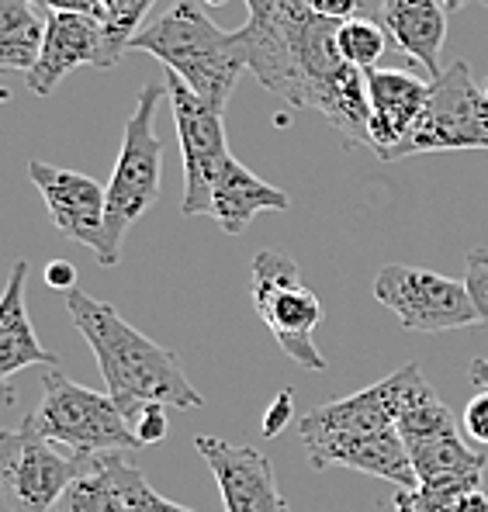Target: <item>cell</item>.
<instances>
[{"instance_id": "obj_34", "label": "cell", "mask_w": 488, "mask_h": 512, "mask_svg": "<svg viewBox=\"0 0 488 512\" xmlns=\"http://www.w3.org/2000/svg\"><path fill=\"white\" fill-rule=\"evenodd\" d=\"M468 381L475 384L478 391H488V357H475V360H471Z\"/></svg>"}, {"instance_id": "obj_23", "label": "cell", "mask_w": 488, "mask_h": 512, "mask_svg": "<svg viewBox=\"0 0 488 512\" xmlns=\"http://www.w3.org/2000/svg\"><path fill=\"white\" fill-rule=\"evenodd\" d=\"M336 45H340V56L347 59L357 70H374L388 45V32L371 18H350L340 21V32H336Z\"/></svg>"}, {"instance_id": "obj_35", "label": "cell", "mask_w": 488, "mask_h": 512, "mask_svg": "<svg viewBox=\"0 0 488 512\" xmlns=\"http://www.w3.org/2000/svg\"><path fill=\"white\" fill-rule=\"evenodd\" d=\"M243 4L250 7V18H267L281 0H243Z\"/></svg>"}, {"instance_id": "obj_26", "label": "cell", "mask_w": 488, "mask_h": 512, "mask_svg": "<svg viewBox=\"0 0 488 512\" xmlns=\"http://www.w3.org/2000/svg\"><path fill=\"white\" fill-rule=\"evenodd\" d=\"M464 288L475 305L478 326H488V250H471L464 263Z\"/></svg>"}, {"instance_id": "obj_15", "label": "cell", "mask_w": 488, "mask_h": 512, "mask_svg": "<svg viewBox=\"0 0 488 512\" xmlns=\"http://www.w3.org/2000/svg\"><path fill=\"white\" fill-rule=\"evenodd\" d=\"M364 77H367V104H371V125H367L371 142L367 146L378 153V160L388 163L395 146L416 128L419 115H423L430 84L405 70H378V66L367 70Z\"/></svg>"}, {"instance_id": "obj_12", "label": "cell", "mask_w": 488, "mask_h": 512, "mask_svg": "<svg viewBox=\"0 0 488 512\" xmlns=\"http://www.w3.org/2000/svg\"><path fill=\"white\" fill-rule=\"evenodd\" d=\"M28 177L39 187L49 218L63 236L73 243L94 250L97 263L108 253V236H104V215H108V187H101L94 177L77 170L52 167V163L32 160Z\"/></svg>"}, {"instance_id": "obj_5", "label": "cell", "mask_w": 488, "mask_h": 512, "mask_svg": "<svg viewBox=\"0 0 488 512\" xmlns=\"http://www.w3.org/2000/svg\"><path fill=\"white\" fill-rule=\"evenodd\" d=\"M32 416L35 429L77 454H111V450H142L139 436L108 391L84 388L66 378L59 367H45L42 402Z\"/></svg>"}, {"instance_id": "obj_11", "label": "cell", "mask_w": 488, "mask_h": 512, "mask_svg": "<svg viewBox=\"0 0 488 512\" xmlns=\"http://www.w3.org/2000/svg\"><path fill=\"white\" fill-rule=\"evenodd\" d=\"M122 45L111 39V28L104 18L70 11H45V39L35 66L25 73L28 90L35 97H49L80 66L111 70L122 59Z\"/></svg>"}, {"instance_id": "obj_30", "label": "cell", "mask_w": 488, "mask_h": 512, "mask_svg": "<svg viewBox=\"0 0 488 512\" xmlns=\"http://www.w3.org/2000/svg\"><path fill=\"white\" fill-rule=\"evenodd\" d=\"M45 11H70V14H90V18H104L108 21V11H104L101 0H35Z\"/></svg>"}, {"instance_id": "obj_7", "label": "cell", "mask_w": 488, "mask_h": 512, "mask_svg": "<svg viewBox=\"0 0 488 512\" xmlns=\"http://www.w3.org/2000/svg\"><path fill=\"white\" fill-rule=\"evenodd\" d=\"M454 149H488V94L475 84L464 59L450 63L437 80H430L423 115L395 146L388 163L419 153H454Z\"/></svg>"}, {"instance_id": "obj_36", "label": "cell", "mask_w": 488, "mask_h": 512, "mask_svg": "<svg viewBox=\"0 0 488 512\" xmlns=\"http://www.w3.org/2000/svg\"><path fill=\"white\" fill-rule=\"evenodd\" d=\"M471 0H444V7L447 11H464V7H468Z\"/></svg>"}, {"instance_id": "obj_10", "label": "cell", "mask_w": 488, "mask_h": 512, "mask_svg": "<svg viewBox=\"0 0 488 512\" xmlns=\"http://www.w3.org/2000/svg\"><path fill=\"white\" fill-rule=\"evenodd\" d=\"M167 97L174 108L177 139H180V160H184V201L180 215H208L212 205L215 180L232 160L229 142H225V122L222 111L205 104L180 77L167 70Z\"/></svg>"}, {"instance_id": "obj_21", "label": "cell", "mask_w": 488, "mask_h": 512, "mask_svg": "<svg viewBox=\"0 0 488 512\" xmlns=\"http://www.w3.org/2000/svg\"><path fill=\"white\" fill-rule=\"evenodd\" d=\"M56 512H129L115 481V450L84 454V468L56 502Z\"/></svg>"}, {"instance_id": "obj_39", "label": "cell", "mask_w": 488, "mask_h": 512, "mask_svg": "<svg viewBox=\"0 0 488 512\" xmlns=\"http://www.w3.org/2000/svg\"><path fill=\"white\" fill-rule=\"evenodd\" d=\"M208 4H219V0H208Z\"/></svg>"}, {"instance_id": "obj_2", "label": "cell", "mask_w": 488, "mask_h": 512, "mask_svg": "<svg viewBox=\"0 0 488 512\" xmlns=\"http://www.w3.org/2000/svg\"><path fill=\"white\" fill-rule=\"evenodd\" d=\"M66 312L94 350L108 395L115 398L129 423H135V416L153 402L167 405V409H201L205 405V395H198V388L187 381L177 353L129 326L115 305L73 288L66 291Z\"/></svg>"}, {"instance_id": "obj_32", "label": "cell", "mask_w": 488, "mask_h": 512, "mask_svg": "<svg viewBox=\"0 0 488 512\" xmlns=\"http://www.w3.org/2000/svg\"><path fill=\"white\" fill-rule=\"evenodd\" d=\"M288 423H291V391H281L277 402L270 405V412L264 416V436H277Z\"/></svg>"}, {"instance_id": "obj_27", "label": "cell", "mask_w": 488, "mask_h": 512, "mask_svg": "<svg viewBox=\"0 0 488 512\" xmlns=\"http://www.w3.org/2000/svg\"><path fill=\"white\" fill-rule=\"evenodd\" d=\"M135 436H139V443L142 447H153V443H160L163 436H167V405H160V402H153V405H146V409L135 416Z\"/></svg>"}, {"instance_id": "obj_31", "label": "cell", "mask_w": 488, "mask_h": 512, "mask_svg": "<svg viewBox=\"0 0 488 512\" xmlns=\"http://www.w3.org/2000/svg\"><path fill=\"white\" fill-rule=\"evenodd\" d=\"M45 284L66 295V291L77 288V267H73L70 260H52L49 267H45Z\"/></svg>"}, {"instance_id": "obj_13", "label": "cell", "mask_w": 488, "mask_h": 512, "mask_svg": "<svg viewBox=\"0 0 488 512\" xmlns=\"http://www.w3.org/2000/svg\"><path fill=\"white\" fill-rule=\"evenodd\" d=\"M194 450L205 457L219 481L225 512H291L264 450L219 440V436H198Z\"/></svg>"}, {"instance_id": "obj_4", "label": "cell", "mask_w": 488, "mask_h": 512, "mask_svg": "<svg viewBox=\"0 0 488 512\" xmlns=\"http://www.w3.org/2000/svg\"><path fill=\"white\" fill-rule=\"evenodd\" d=\"M167 97V84H149L139 90L135 111L125 122L122 153L115 160L108 180V215H104V236L108 253L101 267H115L122 260L125 232L139 222L160 198L163 184V142L156 135V108Z\"/></svg>"}, {"instance_id": "obj_20", "label": "cell", "mask_w": 488, "mask_h": 512, "mask_svg": "<svg viewBox=\"0 0 488 512\" xmlns=\"http://www.w3.org/2000/svg\"><path fill=\"white\" fill-rule=\"evenodd\" d=\"M45 14L35 0H0V70L28 73L42 52Z\"/></svg>"}, {"instance_id": "obj_6", "label": "cell", "mask_w": 488, "mask_h": 512, "mask_svg": "<svg viewBox=\"0 0 488 512\" xmlns=\"http://www.w3.org/2000/svg\"><path fill=\"white\" fill-rule=\"evenodd\" d=\"M253 308L260 322L274 333L277 346L305 371H326V357L315 346V329L322 322V301L302 281V270L291 256L260 250L253 256Z\"/></svg>"}, {"instance_id": "obj_3", "label": "cell", "mask_w": 488, "mask_h": 512, "mask_svg": "<svg viewBox=\"0 0 488 512\" xmlns=\"http://www.w3.org/2000/svg\"><path fill=\"white\" fill-rule=\"evenodd\" d=\"M129 49L156 56L174 77L184 80L201 101L222 115L239 77L246 73V56L239 49L236 32H222L208 18L201 0H174V7L163 18L149 21L132 35Z\"/></svg>"}, {"instance_id": "obj_28", "label": "cell", "mask_w": 488, "mask_h": 512, "mask_svg": "<svg viewBox=\"0 0 488 512\" xmlns=\"http://www.w3.org/2000/svg\"><path fill=\"white\" fill-rule=\"evenodd\" d=\"M461 426L478 447H488V391H478V395L464 405Z\"/></svg>"}, {"instance_id": "obj_38", "label": "cell", "mask_w": 488, "mask_h": 512, "mask_svg": "<svg viewBox=\"0 0 488 512\" xmlns=\"http://www.w3.org/2000/svg\"><path fill=\"white\" fill-rule=\"evenodd\" d=\"M482 87H485V94H488V80H485V84H482Z\"/></svg>"}, {"instance_id": "obj_19", "label": "cell", "mask_w": 488, "mask_h": 512, "mask_svg": "<svg viewBox=\"0 0 488 512\" xmlns=\"http://www.w3.org/2000/svg\"><path fill=\"white\" fill-rule=\"evenodd\" d=\"M405 450H409V461L416 468L419 485L423 481L450 478V474H485L488 468V454L471 450L457 423L437 429V433L416 436V440H405Z\"/></svg>"}, {"instance_id": "obj_9", "label": "cell", "mask_w": 488, "mask_h": 512, "mask_svg": "<svg viewBox=\"0 0 488 512\" xmlns=\"http://www.w3.org/2000/svg\"><path fill=\"white\" fill-rule=\"evenodd\" d=\"M371 291L409 333H450V329L478 326L464 281L444 277L437 270L388 263L378 270Z\"/></svg>"}, {"instance_id": "obj_33", "label": "cell", "mask_w": 488, "mask_h": 512, "mask_svg": "<svg viewBox=\"0 0 488 512\" xmlns=\"http://www.w3.org/2000/svg\"><path fill=\"white\" fill-rule=\"evenodd\" d=\"M454 512H488V492H482V485L464 492L461 499H457Z\"/></svg>"}, {"instance_id": "obj_37", "label": "cell", "mask_w": 488, "mask_h": 512, "mask_svg": "<svg viewBox=\"0 0 488 512\" xmlns=\"http://www.w3.org/2000/svg\"><path fill=\"white\" fill-rule=\"evenodd\" d=\"M4 101H11V90H4V87H0V104H4Z\"/></svg>"}, {"instance_id": "obj_18", "label": "cell", "mask_w": 488, "mask_h": 512, "mask_svg": "<svg viewBox=\"0 0 488 512\" xmlns=\"http://www.w3.org/2000/svg\"><path fill=\"white\" fill-rule=\"evenodd\" d=\"M288 208H291V198L281 187L260 180L257 173L246 170L243 163L232 156V160L225 163V170L219 173V180H215L208 218H215L222 232L239 236V232L250 229V222L260 212H288Z\"/></svg>"}, {"instance_id": "obj_17", "label": "cell", "mask_w": 488, "mask_h": 512, "mask_svg": "<svg viewBox=\"0 0 488 512\" xmlns=\"http://www.w3.org/2000/svg\"><path fill=\"white\" fill-rule=\"evenodd\" d=\"M381 28L399 52L416 59L433 80L444 73L447 7L444 0H381Z\"/></svg>"}, {"instance_id": "obj_29", "label": "cell", "mask_w": 488, "mask_h": 512, "mask_svg": "<svg viewBox=\"0 0 488 512\" xmlns=\"http://www.w3.org/2000/svg\"><path fill=\"white\" fill-rule=\"evenodd\" d=\"M319 18H329V21H350L357 18L360 11V0H305Z\"/></svg>"}, {"instance_id": "obj_8", "label": "cell", "mask_w": 488, "mask_h": 512, "mask_svg": "<svg viewBox=\"0 0 488 512\" xmlns=\"http://www.w3.org/2000/svg\"><path fill=\"white\" fill-rule=\"evenodd\" d=\"M84 468V454L49 440L32 416L0 429V495L11 512H49Z\"/></svg>"}, {"instance_id": "obj_14", "label": "cell", "mask_w": 488, "mask_h": 512, "mask_svg": "<svg viewBox=\"0 0 488 512\" xmlns=\"http://www.w3.org/2000/svg\"><path fill=\"white\" fill-rule=\"evenodd\" d=\"M305 454L315 471L350 468L371 478H385L395 488H416V468L409 461L399 429H371V433H315L302 436Z\"/></svg>"}, {"instance_id": "obj_24", "label": "cell", "mask_w": 488, "mask_h": 512, "mask_svg": "<svg viewBox=\"0 0 488 512\" xmlns=\"http://www.w3.org/2000/svg\"><path fill=\"white\" fill-rule=\"evenodd\" d=\"M115 481H118V488H122V499H125V506H129V512H194L187 506H177V502L163 499V495L142 478V471L129 461V450H115Z\"/></svg>"}, {"instance_id": "obj_22", "label": "cell", "mask_w": 488, "mask_h": 512, "mask_svg": "<svg viewBox=\"0 0 488 512\" xmlns=\"http://www.w3.org/2000/svg\"><path fill=\"white\" fill-rule=\"evenodd\" d=\"M482 485V474H450V478L423 481L416 488H399L392 512H454L457 499Z\"/></svg>"}, {"instance_id": "obj_16", "label": "cell", "mask_w": 488, "mask_h": 512, "mask_svg": "<svg viewBox=\"0 0 488 512\" xmlns=\"http://www.w3.org/2000/svg\"><path fill=\"white\" fill-rule=\"evenodd\" d=\"M25 284H28V260H18L7 274L4 295H0V409L14 402L11 378L28 367H59L56 353H49L39 343L28 319L25 305Z\"/></svg>"}, {"instance_id": "obj_1", "label": "cell", "mask_w": 488, "mask_h": 512, "mask_svg": "<svg viewBox=\"0 0 488 512\" xmlns=\"http://www.w3.org/2000/svg\"><path fill=\"white\" fill-rule=\"evenodd\" d=\"M340 21L319 18L305 0H281L267 18L236 28L246 70L291 108L319 111L347 146L371 142V104L364 70L350 66L336 45Z\"/></svg>"}, {"instance_id": "obj_25", "label": "cell", "mask_w": 488, "mask_h": 512, "mask_svg": "<svg viewBox=\"0 0 488 512\" xmlns=\"http://www.w3.org/2000/svg\"><path fill=\"white\" fill-rule=\"evenodd\" d=\"M101 4H104V11H108L111 39L122 45V49H129L132 35L142 28V18H146L156 0H101Z\"/></svg>"}]
</instances>
